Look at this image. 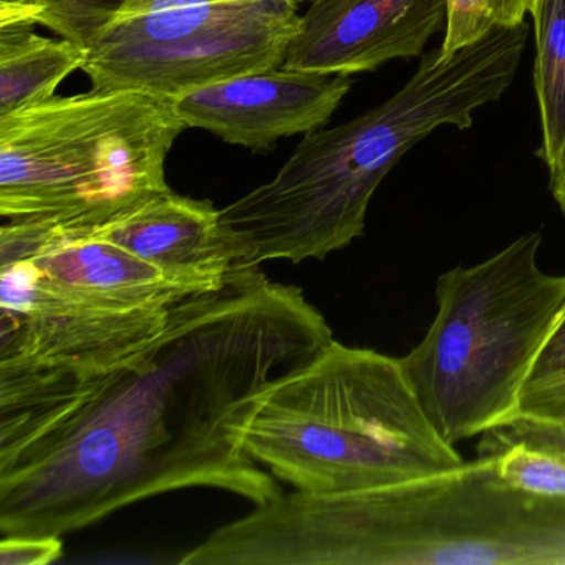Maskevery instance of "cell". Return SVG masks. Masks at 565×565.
<instances>
[{"mask_svg": "<svg viewBox=\"0 0 565 565\" xmlns=\"http://www.w3.org/2000/svg\"><path fill=\"white\" fill-rule=\"evenodd\" d=\"M333 340L296 286L239 266L87 379L0 373V532L61 535L164 492L282 494L234 426Z\"/></svg>", "mask_w": 565, "mask_h": 565, "instance_id": "obj_1", "label": "cell"}, {"mask_svg": "<svg viewBox=\"0 0 565 565\" xmlns=\"http://www.w3.org/2000/svg\"><path fill=\"white\" fill-rule=\"evenodd\" d=\"M181 565H565V501L494 462L349 492L296 489L214 531Z\"/></svg>", "mask_w": 565, "mask_h": 565, "instance_id": "obj_2", "label": "cell"}, {"mask_svg": "<svg viewBox=\"0 0 565 565\" xmlns=\"http://www.w3.org/2000/svg\"><path fill=\"white\" fill-rule=\"evenodd\" d=\"M244 451L307 492L398 484L462 465L426 415L402 359L332 340L234 426Z\"/></svg>", "mask_w": 565, "mask_h": 565, "instance_id": "obj_3", "label": "cell"}, {"mask_svg": "<svg viewBox=\"0 0 565 565\" xmlns=\"http://www.w3.org/2000/svg\"><path fill=\"white\" fill-rule=\"evenodd\" d=\"M542 233L441 274L435 320L403 369L446 441L484 436L519 419L525 376L565 299V276L539 266Z\"/></svg>", "mask_w": 565, "mask_h": 565, "instance_id": "obj_4", "label": "cell"}, {"mask_svg": "<svg viewBox=\"0 0 565 565\" xmlns=\"http://www.w3.org/2000/svg\"><path fill=\"white\" fill-rule=\"evenodd\" d=\"M173 98L141 90L52 97L0 117V216L100 226L170 190L164 163L186 130Z\"/></svg>", "mask_w": 565, "mask_h": 565, "instance_id": "obj_5", "label": "cell"}, {"mask_svg": "<svg viewBox=\"0 0 565 565\" xmlns=\"http://www.w3.org/2000/svg\"><path fill=\"white\" fill-rule=\"evenodd\" d=\"M425 135L416 110L393 97L307 134L273 180L221 210L244 266L322 260L352 244L365 231L373 194Z\"/></svg>", "mask_w": 565, "mask_h": 565, "instance_id": "obj_6", "label": "cell"}, {"mask_svg": "<svg viewBox=\"0 0 565 565\" xmlns=\"http://www.w3.org/2000/svg\"><path fill=\"white\" fill-rule=\"evenodd\" d=\"M313 0H125L85 51L97 90L178 98L280 67Z\"/></svg>", "mask_w": 565, "mask_h": 565, "instance_id": "obj_7", "label": "cell"}, {"mask_svg": "<svg viewBox=\"0 0 565 565\" xmlns=\"http://www.w3.org/2000/svg\"><path fill=\"white\" fill-rule=\"evenodd\" d=\"M170 307L108 306L49 279L32 260L0 267V372L87 379L160 332Z\"/></svg>", "mask_w": 565, "mask_h": 565, "instance_id": "obj_8", "label": "cell"}, {"mask_svg": "<svg viewBox=\"0 0 565 565\" xmlns=\"http://www.w3.org/2000/svg\"><path fill=\"white\" fill-rule=\"evenodd\" d=\"M352 88L350 75L267 68L174 98L188 128H203L231 145L263 150L282 138L329 124Z\"/></svg>", "mask_w": 565, "mask_h": 565, "instance_id": "obj_9", "label": "cell"}, {"mask_svg": "<svg viewBox=\"0 0 565 565\" xmlns=\"http://www.w3.org/2000/svg\"><path fill=\"white\" fill-rule=\"evenodd\" d=\"M445 22V0H313L282 67L327 75L373 72L422 57Z\"/></svg>", "mask_w": 565, "mask_h": 565, "instance_id": "obj_10", "label": "cell"}, {"mask_svg": "<svg viewBox=\"0 0 565 565\" xmlns=\"http://www.w3.org/2000/svg\"><path fill=\"white\" fill-rule=\"evenodd\" d=\"M6 241L12 256L38 264L58 286L108 306L170 307L207 290L82 227L15 220L6 231Z\"/></svg>", "mask_w": 565, "mask_h": 565, "instance_id": "obj_11", "label": "cell"}, {"mask_svg": "<svg viewBox=\"0 0 565 565\" xmlns=\"http://www.w3.org/2000/svg\"><path fill=\"white\" fill-rule=\"evenodd\" d=\"M90 233L207 290L223 286L231 270L244 266L243 250L221 210L171 190L121 211Z\"/></svg>", "mask_w": 565, "mask_h": 565, "instance_id": "obj_12", "label": "cell"}, {"mask_svg": "<svg viewBox=\"0 0 565 565\" xmlns=\"http://www.w3.org/2000/svg\"><path fill=\"white\" fill-rule=\"evenodd\" d=\"M85 49L41 38L32 28H0V117L55 97L58 85L82 71Z\"/></svg>", "mask_w": 565, "mask_h": 565, "instance_id": "obj_13", "label": "cell"}, {"mask_svg": "<svg viewBox=\"0 0 565 565\" xmlns=\"http://www.w3.org/2000/svg\"><path fill=\"white\" fill-rule=\"evenodd\" d=\"M534 90L541 117L539 158L555 173L565 163V0H537Z\"/></svg>", "mask_w": 565, "mask_h": 565, "instance_id": "obj_14", "label": "cell"}, {"mask_svg": "<svg viewBox=\"0 0 565 565\" xmlns=\"http://www.w3.org/2000/svg\"><path fill=\"white\" fill-rule=\"evenodd\" d=\"M479 452L494 462L495 475L518 491L565 501V443L527 422L488 433Z\"/></svg>", "mask_w": 565, "mask_h": 565, "instance_id": "obj_15", "label": "cell"}, {"mask_svg": "<svg viewBox=\"0 0 565 565\" xmlns=\"http://www.w3.org/2000/svg\"><path fill=\"white\" fill-rule=\"evenodd\" d=\"M125 0H0V28L44 25L87 51Z\"/></svg>", "mask_w": 565, "mask_h": 565, "instance_id": "obj_16", "label": "cell"}, {"mask_svg": "<svg viewBox=\"0 0 565 565\" xmlns=\"http://www.w3.org/2000/svg\"><path fill=\"white\" fill-rule=\"evenodd\" d=\"M518 422L565 429V299L525 376Z\"/></svg>", "mask_w": 565, "mask_h": 565, "instance_id": "obj_17", "label": "cell"}, {"mask_svg": "<svg viewBox=\"0 0 565 565\" xmlns=\"http://www.w3.org/2000/svg\"><path fill=\"white\" fill-rule=\"evenodd\" d=\"M535 4L537 0H445V39L439 55L452 57L492 32L524 24Z\"/></svg>", "mask_w": 565, "mask_h": 565, "instance_id": "obj_18", "label": "cell"}, {"mask_svg": "<svg viewBox=\"0 0 565 565\" xmlns=\"http://www.w3.org/2000/svg\"><path fill=\"white\" fill-rule=\"evenodd\" d=\"M64 555L58 535H4L0 542L2 565H47Z\"/></svg>", "mask_w": 565, "mask_h": 565, "instance_id": "obj_19", "label": "cell"}, {"mask_svg": "<svg viewBox=\"0 0 565 565\" xmlns=\"http://www.w3.org/2000/svg\"><path fill=\"white\" fill-rule=\"evenodd\" d=\"M548 188H551L552 198L565 216V163L555 173L548 174Z\"/></svg>", "mask_w": 565, "mask_h": 565, "instance_id": "obj_20", "label": "cell"}, {"mask_svg": "<svg viewBox=\"0 0 565 565\" xmlns=\"http://www.w3.org/2000/svg\"><path fill=\"white\" fill-rule=\"evenodd\" d=\"M531 425H534V423H531ZM534 426L535 428L541 429V431L544 433L545 436H548V438L555 439V441L565 443V429L547 428V426L539 425Z\"/></svg>", "mask_w": 565, "mask_h": 565, "instance_id": "obj_21", "label": "cell"}]
</instances>
